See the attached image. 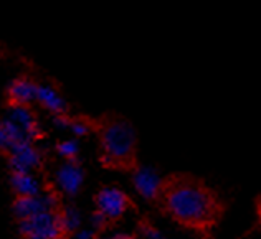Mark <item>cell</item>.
<instances>
[{
	"label": "cell",
	"mask_w": 261,
	"mask_h": 239,
	"mask_svg": "<svg viewBox=\"0 0 261 239\" xmlns=\"http://www.w3.org/2000/svg\"><path fill=\"white\" fill-rule=\"evenodd\" d=\"M111 221H109V218L105 215V213H101L99 210H96L94 213L91 215V226L94 231H105L108 229L109 226H111Z\"/></svg>",
	"instance_id": "obj_17"
},
{
	"label": "cell",
	"mask_w": 261,
	"mask_h": 239,
	"mask_svg": "<svg viewBox=\"0 0 261 239\" xmlns=\"http://www.w3.org/2000/svg\"><path fill=\"white\" fill-rule=\"evenodd\" d=\"M37 102L43 106L46 111L53 114H65L66 112V102L61 96L57 93L53 86L48 84H38L37 87Z\"/></svg>",
	"instance_id": "obj_11"
},
{
	"label": "cell",
	"mask_w": 261,
	"mask_h": 239,
	"mask_svg": "<svg viewBox=\"0 0 261 239\" xmlns=\"http://www.w3.org/2000/svg\"><path fill=\"white\" fill-rule=\"evenodd\" d=\"M0 124H2V127L5 129V132L9 134V137L12 142H18V140H30L29 137H27V134L22 127H20L17 122H13L12 119L5 117L4 121H0Z\"/></svg>",
	"instance_id": "obj_15"
},
{
	"label": "cell",
	"mask_w": 261,
	"mask_h": 239,
	"mask_svg": "<svg viewBox=\"0 0 261 239\" xmlns=\"http://www.w3.org/2000/svg\"><path fill=\"white\" fill-rule=\"evenodd\" d=\"M96 210L105 213L113 224L118 223L129 210H137L136 201L130 198L124 190L118 187H105L94 196Z\"/></svg>",
	"instance_id": "obj_3"
},
{
	"label": "cell",
	"mask_w": 261,
	"mask_h": 239,
	"mask_svg": "<svg viewBox=\"0 0 261 239\" xmlns=\"http://www.w3.org/2000/svg\"><path fill=\"white\" fill-rule=\"evenodd\" d=\"M99 162L105 168L130 172L141 165L137 157V132L122 115H108L99 124Z\"/></svg>",
	"instance_id": "obj_2"
},
{
	"label": "cell",
	"mask_w": 261,
	"mask_h": 239,
	"mask_svg": "<svg viewBox=\"0 0 261 239\" xmlns=\"http://www.w3.org/2000/svg\"><path fill=\"white\" fill-rule=\"evenodd\" d=\"M55 182L58 188L68 196H76L85 183V170L78 159L66 160L55 173Z\"/></svg>",
	"instance_id": "obj_7"
},
{
	"label": "cell",
	"mask_w": 261,
	"mask_h": 239,
	"mask_svg": "<svg viewBox=\"0 0 261 239\" xmlns=\"http://www.w3.org/2000/svg\"><path fill=\"white\" fill-rule=\"evenodd\" d=\"M10 187L17 195L35 196L42 193V185L32 172H12L10 175Z\"/></svg>",
	"instance_id": "obj_10"
},
{
	"label": "cell",
	"mask_w": 261,
	"mask_h": 239,
	"mask_svg": "<svg viewBox=\"0 0 261 239\" xmlns=\"http://www.w3.org/2000/svg\"><path fill=\"white\" fill-rule=\"evenodd\" d=\"M154 206L177 226L210 237L225 216V201L215 188L189 172L162 176Z\"/></svg>",
	"instance_id": "obj_1"
},
{
	"label": "cell",
	"mask_w": 261,
	"mask_h": 239,
	"mask_svg": "<svg viewBox=\"0 0 261 239\" xmlns=\"http://www.w3.org/2000/svg\"><path fill=\"white\" fill-rule=\"evenodd\" d=\"M96 231L93 229H81V231H76V233H74V237H81V239H83V237H94L96 234Z\"/></svg>",
	"instance_id": "obj_21"
},
{
	"label": "cell",
	"mask_w": 261,
	"mask_h": 239,
	"mask_svg": "<svg viewBox=\"0 0 261 239\" xmlns=\"http://www.w3.org/2000/svg\"><path fill=\"white\" fill-rule=\"evenodd\" d=\"M57 152L66 160H74L80 154V145L76 140H63L57 145Z\"/></svg>",
	"instance_id": "obj_16"
},
{
	"label": "cell",
	"mask_w": 261,
	"mask_h": 239,
	"mask_svg": "<svg viewBox=\"0 0 261 239\" xmlns=\"http://www.w3.org/2000/svg\"><path fill=\"white\" fill-rule=\"evenodd\" d=\"M58 218L65 234H73L78 231L81 224V215L74 206H65L61 211H58Z\"/></svg>",
	"instance_id": "obj_13"
},
{
	"label": "cell",
	"mask_w": 261,
	"mask_h": 239,
	"mask_svg": "<svg viewBox=\"0 0 261 239\" xmlns=\"http://www.w3.org/2000/svg\"><path fill=\"white\" fill-rule=\"evenodd\" d=\"M9 154V165L12 172H32L42 163V154L33 145V140L12 142Z\"/></svg>",
	"instance_id": "obj_6"
},
{
	"label": "cell",
	"mask_w": 261,
	"mask_h": 239,
	"mask_svg": "<svg viewBox=\"0 0 261 239\" xmlns=\"http://www.w3.org/2000/svg\"><path fill=\"white\" fill-rule=\"evenodd\" d=\"M130 175H133L134 190L142 196V200H146V203L154 206L162 176H159V173L152 167L146 165H139Z\"/></svg>",
	"instance_id": "obj_8"
},
{
	"label": "cell",
	"mask_w": 261,
	"mask_h": 239,
	"mask_svg": "<svg viewBox=\"0 0 261 239\" xmlns=\"http://www.w3.org/2000/svg\"><path fill=\"white\" fill-rule=\"evenodd\" d=\"M37 87L38 84L27 78L15 79L9 87L10 99L13 104H29L32 101H37Z\"/></svg>",
	"instance_id": "obj_12"
},
{
	"label": "cell",
	"mask_w": 261,
	"mask_h": 239,
	"mask_svg": "<svg viewBox=\"0 0 261 239\" xmlns=\"http://www.w3.org/2000/svg\"><path fill=\"white\" fill-rule=\"evenodd\" d=\"M113 237H127V239H130V237H137V236L136 234H129V233H114Z\"/></svg>",
	"instance_id": "obj_22"
},
{
	"label": "cell",
	"mask_w": 261,
	"mask_h": 239,
	"mask_svg": "<svg viewBox=\"0 0 261 239\" xmlns=\"http://www.w3.org/2000/svg\"><path fill=\"white\" fill-rule=\"evenodd\" d=\"M20 234L30 239H57L65 236L57 211H40L25 220H20Z\"/></svg>",
	"instance_id": "obj_4"
},
{
	"label": "cell",
	"mask_w": 261,
	"mask_h": 239,
	"mask_svg": "<svg viewBox=\"0 0 261 239\" xmlns=\"http://www.w3.org/2000/svg\"><path fill=\"white\" fill-rule=\"evenodd\" d=\"M71 119H68V115L65 114H55L53 117V126L57 129H70Z\"/></svg>",
	"instance_id": "obj_19"
},
{
	"label": "cell",
	"mask_w": 261,
	"mask_h": 239,
	"mask_svg": "<svg viewBox=\"0 0 261 239\" xmlns=\"http://www.w3.org/2000/svg\"><path fill=\"white\" fill-rule=\"evenodd\" d=\"M70 131L76 135V137H85V135L91 131V127H89V124L85 121H71Z\"/></svg>",
	"instance_id": "obj_18"
},
{
	"label": "cell",
	"mask_w": 261,
	"mask_h": 239,
	"mask_svg": "<svg viewBox=\"0 0 261 239\" xmlns=\"http://www.w3.org/2000/svg\"><path fill=\"white\" fill-rule=\"evenodd\" d=\"M136 236L137 237H147V239L164 237L162 231L157 228L152 221H150L149 216L139 218V221H137V226H136Z\"/></svg>",
	"instance_id": "obj_14"
},
{
	"label": "cell",
	"mask_w": 261,
	"mask_h": 239,
	"mask_svg": "<svg viewBox=\"0 0 261 239\" xmlns=\"http://www.w3.org/2000/svg\"><path fill=\"white\" fill-rule=\"evenodd\" d=\"M10 145H12V140L9 137V134L5 132V129L0 124V150H9Z\"/></svg>",
	"instance_id": "obj_20"
},
{
	"label": "cell",
	"mask_w": 261,
	"mask_h": 239,
	"mask_svg": "<svg viewBox=\"0 0 261 239\" xmlns=\"http://www.w3.org/2000/svg\"><path fill=\"white\" fill-rule=\"evenodd\" d=\"M7 117L12 119L13 122H17V124L25 131L27 137L30 140H35L40 135V127H38L37 117L33 115L30 109L27 107V104H13L9 109Z\"/></svg>",
	"instance_id": "obj_9"
},
{
	"label": "cell",
	"mask_w": 261,
	"mask_h": 239,
	"mask_svg": "<svg viewBox=\"0 0 261 239\" xmlns=\"http://www.w3.org/2000/svg\"><path fill=\"white\" fill-rule=\"evenodd\" d=\"M60 206V200L53 193H40L35 196L18 195L17 200L12 204V213L17 220H25L40 211H55Z\"/></svg>",
	"instance_id": "obj_5"
}]
</instances>
